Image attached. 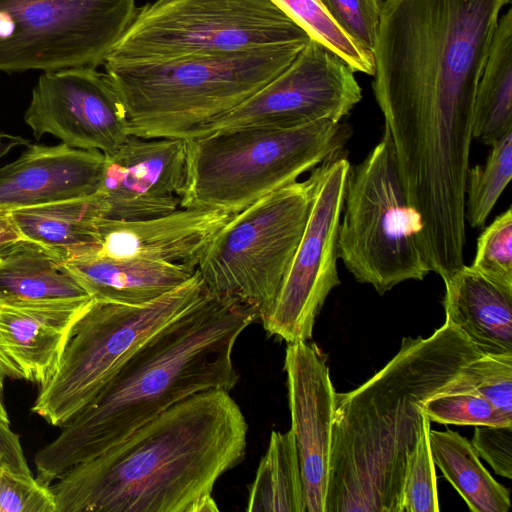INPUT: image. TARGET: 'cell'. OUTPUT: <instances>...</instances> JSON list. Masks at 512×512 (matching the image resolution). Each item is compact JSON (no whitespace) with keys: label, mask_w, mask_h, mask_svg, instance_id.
Here are the masks:
<instances>
[{"label":"cell","mask_w":512,"mask_h":512,"mask_svg":"<svg viewBox=\"0 0 512 512\" xmlns=\"http://www.w3.org/2000/svg\"><path fill=\"white\" fill-rule=\"evenodd\" d=\"M511 0H385L373 92L408 203L429 220L464 213L473 108Z\"/></svg>","instance_id":"cell-1"},{"label":"cell","mask_w":512,"mask_h":512,"mask_svg":"<svg viewBox=\"0 0 512 512\" xmlns=\"http://www.w3.org/2000/svg\"><path fill=\"white\" fill-rule=\"evenodd\" d=\"M248 425L225 390L194 394L51 487L57 512H217V480L245 457Z\"/></svg>","instance_id":"cell-2"},{"label":"cell","mask_w":512,"mask_h":512,"mask_svg":"<svg viewBox=\"0 0 512 512\" xmlns=\"http://www.w3.org/2000/svg\"><path fill=\"white\" fill-rule=\"evenodd\" d=\"M255 320L256 311L238 299L210 294L170 321L36 453V479L49 486L194 394L230 392L238 381L234 346Z\"/></svg>","instance_id":"cell-3"},{"label":"cell","mask_w":512,"mask_h":512,"mask_svg":"<svg viewBox=\"0 0 512 512\" xmlns=\"http://www.w3.org/2000/svg\"><path fill=\"white\" fill-rule=\"evenodd\" d=\"M481 356L445 320L427 338H403L398 353L358 388L336 392L325 512H402L423 403Z\"/></svg>","instance_id":"cell-4"},{"label":"cell","mask_w":512,"mask_h":512,"mask_svg":"<svg viewBox=\"0 0 512 512\" xmlns=\"http://www.w3.org/2000/svg\"><path fill=\"white\" fill-rule=\"evenodd\" d=\"M307 44L106 60L103 66L124 104L130 135L188 140L281 74Z\"/></svg>","instance_id":"cell-5"},{"label":"cell","mask_w":512,"mask_h":512,"mask_svg":"<svg viewBox=\"0 0 512 512\" xmlns=\"http://www.w3.org/2000/svg\"><path fill=\"white\" fill-rule=\"evenodd\" d=\"M345 140L344 126L330 120L237 128L188 139L180 207L240 212L341 151Z\"/></svg>","instance_id":"cell-6"},{"label":"cell","mask_w":512,"mask_h":512,"mask_svg":"<svg viewBox=\"0 0 512 512\" xmlns=\"http://www.w3.org/2000/svg\"><path fill=\"white\" fill-rule=\"evenodd\" d=\"M210 294L196 269L186 283L145 305L92 299L71 326L31 411L61 428L145 340Z\"/></svg>","instance_id":"cell-7"},{"label":"cell","mask_w":512,"mask_h":512,"mask_svg":"<svg viewBox=\"0 0 512 512\" xmlns=\"http://www.w3.org/2000/svg\"><path fill=\"white\" fill-rule=\"evenodd\" d=\"M342 213L338 259L357 282L384 295L430 272L418 243L421 218L407 201L386 129L365 159L350 166Z\"/></svg>","instance_id":"cell-8"},{"label":"cell","mask_w":512,"mask_h":512,"mask_svg":"<svg viewBox=\"0 0 512 512\" xmlns=\"http://www.w3.org/2000/svg\"><path fill=\"white\" fill-rule=\"evenodd\" d=\"M312 174L274 190L224 224L197 264L208 290L253 308L259 320L274 306L310 214Z\"/></svg>","instance_id":"cell-9"},{"label":"cell","mask_w":512,"mask_h":512,"mask_svg":"<svg viewBox=\"0 0 512 512\" xmlns=\"http://www.w3.org/2000/svg\"><path fill=\"white\" fill-rule=\"evenodd\" d=\"M310 39L272 0H156L138 7L107 60L228 54Z\"/></svg>","instance_id":"cell-10"},{"label":"cell","mask_w":512,"mask_h":512,"mask_svg":"<svg viewBox=\"0 0 512 512\" xmlns=\"http://www.w3.org/2000/svg\"><path fill=\"white\" fill-rule=\"evenodd\" d=\"M137 9L135 0H0V71L98 68Z\"/></svg>","instance_id":"cell-11"},{"label":"cell","mask_w":512,"mask_h":512,"mask_svg":"<svg viewBox=\"0 0 512 512\" xmlns=\"http://www.w3.org/2000/svg\"><path fill=\"white\" fill-rule=\"evenodd\" d=\"M350 163L341 151L312 171L313 202L295 256L269 314L265 331L287 343L312 338L316 317L340 284L337 237Z\"/></svg>","instance_id":"cell-12"},{"label":"cell","mask_w":512,"mask_h":512,"mask_svg":"<svg viewBox=\"0 0 512 512\" xmlns=\"http://www.w3.org/2000/svg\"><path fill=\"white\" fill-rule=\"evenodd\" d=\"M361 99L362 90L352 68L311 38L287 69L199 136L237 128L340 122Z\"/></svg>","instance_id":"cell-13"},{"label":"cell","mask_w":512,"mask_h":512,"mask_svg":"<svg viewBox=\"0 0 512 512\" xmlns=\"http://www.w3.org/2000/svg\"><path fill=\"white\" fill-rule=\"evenodd\" d=\"M24 120L37 140L50 134L70 147L104 154L130 136L117 90L105 71L93 67L43 72Z\"/></svg>","instance_id":"cell-14"},{"label":"cell","mask_w":512,"mask_h":512,"mask_svg":"<svg viewBox=\"0 0 512 512\" xmlns=\"http://www.w3.org/2000/svg\"><path fill=\"white\" fill-rule=\"evenodd\" d=\"M104 156L96 191L104 219L145 220L180 208L186 178V140L130 135Z\"/></svg>","instance_id":"cell-15"},{"label":"cell","mask_w":512,"mask_h":512,"mask_svg":"<svg viewBox=\"0 0 512 512\" xmlns=\"http://www.w3.org/2000/svg\"><path fill=\"white\" fill-rule=\"evenodd\" d=\"M284 370L305 512H325L336 391L326 357L307 341L288 343Z\"/></svg>","instance_id":"cell-16"},{"label":"cell","mask_w":512,"mask_h":512,"mask_svg":"<svg viewBox=\"0 0 512 512\" xmlns=\"http://www.w3.org/2000/svg\"><path fill=\"white\" fill-rule=\"evenodd\" d=\"M232 215L218 209L180 207L145 220L102 218L98 224L99 249L94 255L142 258L196 269L206 248Z\"/></svg>","instance_id":"cell-17"},{"label":"cell","mask_w":512,"mask_h":512,"mask_svg":"<svg viewBox=\"0 0 512 512\" xmlns=\"http://www.w3.org/2000/svg\"><path fill=\"white\" fill-rule=\"evenodd\" d=\"M91 300L30 302L0 297V374L44 384L55 371L71 326Z\"/></svg>","instance_id":"cell-18"},{"label":"cell","mask_w":512,"mask_h":512,"mask_svg":"<svg viewBox=\"0 0 512 512\" xmlns=\"http://www.w3.org/2000/svg\"><path fill=\"white\" fill-rule=\"evenodd\" d=\"M104 153L64 143L29 144L14 162L0 168V211L85 197L100 185Z\"/></svg>","instance_id":"cell-19"},{"label":"cell","mask_w":512,"mask_h":512,"mask_svg":"<svg viewBox=\"0 0 512 512\" xmlns=\"http://www.w3.org/2000/svg\"><path fill=\"white\" fill-rule=\"evenodd\" d=\"M444 283L446 321L483 355L512 353V287L465 264Z\"/></svg>","instance_id":"cell-20"},{"label":"cell","mask_w":512,"mask_h":512,"mask_svg":"<svg viewBox=\"0 0 512 512\" xmlns=\"http://www.w3.org/2000/svg\"><path fill=\"white\" fill-rule=\"evenodd\" d=\"M92 299L141 306L186 283L196 269L142 258L93 255L65 262Z\"/></svg>","instance_id":"cell-21"},{"label":"cell","mask_w":512,"mask_h":512,"mask_svg":"<svg viewBox=\"0 0 512 512\" xmlns=\"http://www.w3.org/2000/svg\"><path fill=\"white\" fill-rule=\"evenodd\" d=\"M9 217L21 236L68 262L97 253L103 208L96 192L68 200L14 209Z\"/></svg>","instance_id":"cell-22"},{"label":"cell","mask_w":512,"mask_h":512,"mask_svg":"<svg viewBox=\"0 0 512 512\" xmlns=\"http://www.w3.org/2000/svg\"><path fill=\"white\" fill-rule=\"evenodd\" d=\"M0 297L30 302L91 299L64 261L26 239L11 243L0 257Z\"/></svg>","instance_id":"cell-23"},{"label":"cell","mask_w":512,"mask_h":512,"mask_svg":"<svg viewBox=\"0 0 512 512\" xmlns=\"http://www.w3.org/2000/svg\"><path fill=\"white\" fill-rule=\"evenodd\" d=\"M512 131V9L498 20L477 85L473 139L491 146Z\"/></svg>","instance_id":"cell-24"},{"label":"cell","mask_w":512,"mask_h":512,"mask_svg":"<svg viewBox=\"0 0 512 512\" xmlns=\"http://www.w3.org/2000/svg\"><path fill=\"white\" fill-rule=\"evenodd\" d=\"M432 459L473 512H508L509 491L480 462L472 444L458 432L428 431Z\"/></svg>","instance_id":"cell-25"},{"label":"cell","mask_w":512,"mask_h":512,"mask_svg":"<svg viewBox=\"0 0 512 512\" xmlns=\"http://www.w3.org/2000/svg\"><path fill=\"white\" fill-rule=\"evenodd\" d=\"M249 512H305L304 487L292 430L272 431L249 487Z\"/></svg>","instance_id":"cell-26"},{"label":"cell","mask_w":512,"mask_h":512,"mask_svg":"<svg viewBox=\"0 0 512 512\" xmlns=\"http://www.w3.org/2000/svg\"><path fill=\"white\" fill-rule=\"evenodd\" d=\"M485 163L469 167L465 185V221L482 228L512 176V131L490 146Z\"/></svg>","instance_id":"cell-27"},{"label":"cell","mask_w":512,"mask_h":512,"mask_svg":"<svg viewBox=\"0 0 512 512\" xmlns=\"http://www.w3.org/2000/svg\"><path fill=\"white\" fill-rule=\"evenodd\" d=\"M470 393L512 417V353L483 355L466 363L437 394Z\"/></svg>","instance_id":"cell-28"},{"label":"cell","mask_w":512,"mask_h":512,"mask_svg":"<svg viewBox=\"0 0 512 512\" xmlns=\"http://www.w3.org/2000/svg\"><path fill=\"white\" fill-rule=\"evenodd\" d=\"M311 36L341 57L355 72L374 74L373 54L349 38L318 0H272Z\"/></svg>","instance_id":"cell-29"},{"label":"cell","mask_w":512,"mask_h":512,"mask_svg":"<svg viewBox=\"0 0 512 512\" xmlns=\"http://www.w3.org/2000/svg\"><path fill=\"white\" fill-rule=\"evenodd\" d=\"M430 421L425 416L419 439L409 455L402 487V512H438L435 464L428 441Z\"/></svg>","instance_id":"cell-30"},{"label":"cell","mask_w":512,"mask_h":512,"mask_svg":"<svg viewBox=\"0 0 512 512\" xmlns=\"http://www.w3.org/2000/svg\"><path fill=\"white\" fill-rule=\"evenodd\" d=\"M422 409L429 421L453 425H512L507 416L484 398L470 393L435 394Z\"/></svg>","instance_id":"cell-31"},{"label":"cell","mask_w":512,"mask_h":512,"mask_svg":"<svg viewBox=\"0 0 512 512\" xmlns=\"http://www.w3.org/2000/svg\"><path fill=\"white\" fill-rule=\"evenodd\" d=\"M473 269L512 287V209L498 215L477 239Z\"/></svg>","instance_id":"cell-32"},{"label":"cell","mask_w":512,"mask_h":512,"mask_svg":"<svg viewBox=\"0 0 512 512\" xmlns=\"http://www.w3.org/2000/svg\"><path fill=\"white\" fill-rule=\"evenodd\" d=\"M336 25L358 46L373 54L382 0H318Z\"/></svg>","instance_id":"cell-33"},{"label":"cell","mask_w":512,"mask_h":512,"mask_svg":"<svg viewBox=\"0 0 512 512\" xmlns=\"http://www.w3.org/2000/svg\"><path fill=\"white\" fill-rule=\"evenodd\" d=\"M0 512H57L50 486L0 463Z\"/></svg>","instance_id":"cell-34"},{"label":"cell","mask_w":512,"mask_h":512,"mask_svg":"<svg viewBox=\"0 0 512 512\" xmlns=\"http://www.w3.org/2000/svg\"><path fill=\"white\" fill-rule=\"evenodd\" d=\"M470 442L496 474L512 478V425H477Z\"/></svg>","instance_id":"cell-35"},{"label":"cell","mask_w":512,"mask_h":512,"mask_svg":"<svg viewBox=\"0 0 512 512\" xmlns=\"http://www.w3.org/2000/svg\"><path fill=\"white\" fill-rule=\"evenodd\" d=\"M0 455L2 457L1 464L7 466L14 472L32 475L19 436L14 433L9 424L0 421Z\"/></svg>","instance_id":"cell-36"},{"label":"cell","mask_w":512,"mask_h":512,"mask_svg":"<svg viewBox=\"0 0 512 512\" xmlns=\"http://www.w3.org/2000/svg\"><path fill=\"white\" fill-rule=\"evenodd\" d=\"M22 239L15 229L8 212L0 211V246Z\"/></svg>","instance_id":"cell-37"},{"label":"cell","mask_w":512,"mask_h":512,"mask_svg":"<svg viewBox=\"0 0 512 512\" xmlns=\"http://www.w3.org/2000/svg\"><path fill=\"white\" fill-rule=\"evenodd\" d=\"M29 144L30 143L27 139H24L20 136L0 132V158H2L5 154H7L12 148L16 146H28Z\"/></svg>","instance_id":"cell-38"},{"label":"cell","mask_w":512,"mask_h":512,"mask_svg":"<svg viewBox=\"0 0 512 512\" xmlns=\"http://www.w3.org/2000/svg\"><path fill=\"white\" fill-rule=\"evenodd\" d=\"M3 380L4 377L0 374V421L9 424L10 420L5 405L3 403Z\"/></svg>","instance_id":"cell-39"},{"label":"cell","mask_w":512,"mask_h":512,"mask_svg":"<svg viewBox=\"0 0 512 512\" xmlns=\"http://www.w3.org/2000/svg\"><path fill=\"white\" fill-rule=\"evenodd\" d=\"M13 243V242H12ZM11 243L0 246V257L5 253Z\"/></svg>","instance_id":"cell-40"},{"label":"cell","mask_w":512,"mask_h":512,"mask_svg":"<svg viewBox=\"0 0 512 512\" xmlns=\"http://www.w3.org/2000/svg\"><path fill=\"white\" fill-rule=\"evenodd\" d=\"M1 461H2V457H1V455H0V463H1Z\"/></svg>","instance_id":"cell-41"}]
</instances>
